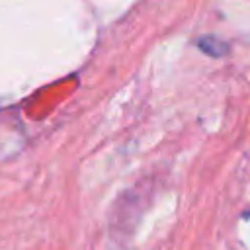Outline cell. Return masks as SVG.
I'll list each match as a JSON object with an SVG mask.
<instances>
[{"label": "cell", "instance_id": "obj_1", "mask_svg": "<svg viewBox=\"0 0 250 250\" xmlns=\"http://www.w3.org/2000/svg\"><path fill=\"white\" fill-rule=\"evenodd\" d=\"M197 47L205 53V55H211V57H223L229 53V43H225L223 39L219 37H213V35H205L197 41Z\"/></svg>", "mask_w": 250, "mask_h": 250}]
</instances>
